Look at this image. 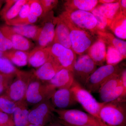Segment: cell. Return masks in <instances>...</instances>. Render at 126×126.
Segmentation results:
<instances>
[{"instance_id":"7bdbcfd3","label":"cell","mask_w":126,"mask_h":126,"mask_svg":"<svg viewBox=\"0 0 126 126\" xmlns=\"http://www.w3.org/2000/svg\"><path fill=\"white\" fill-rule=\"evenodd\" d=\"M57 121L59 123H61V124H63V126H73V125H70V124H67V123H65V122H64L62 121H60V120H59V119H58V121Z\"/></svg>"},{"instance_id":"8fae6325","label":"cell","mask_w":126,"mask_h":126,"mask_svg":"<svg viewBox=\"0 0 126 126\" xmlns=\"http://www.w3.org/2000/svg\"><path fill=\"white\" fill-rule=\"evenodd\" d=\"M97 68V65L87 54L79 55L73 67L75 80L84 87L87 80Z\"/></svg>"},{"instance_id":"52a82bcc","label":"cell","mask_w":126,"mask_h":126,"mask_svg":"<svg viewBox=\"0 0 126 126\" xmlns=\"http://www.w3.org/2000/svg\"><path fill=\"white\" fill-rule=\"evenodd\" d=\"M121 73L111 78L102 85L98 92L102 102L126 99V89L120 80Z\"/></svg>"},{"instance_id":"ee69618b","label":"cell","mask_w":126,"mask_h":126,"mask_svg":"<svg viewBox=\"0 0 126 126\" xmlns=\"http://www.w3.org/2000/svg\"><path fill=\"white\" fill-rule=\"evenodd\" d=\"M99 123H100V126H109L107 124H106V123H104L101 120H99Z\"/></svg>"},{"instance_id":"f6af8a7d","label":"cell","mask_w":126,"mask_h":126,"mask_svg":"<svg viewBox=\"0 0 126 126\" xmlns=\"http://www.w3.org/2000/svg\"><path fill=\"white\" fill-rule=\"evenodd\" d=\"M4 1L0 0V12L1 11V6H2V4L4 3Z\"/></svg>"},{"instance_id":"d590c367","label":"cell","mask_w":126,"mask_h":126,"mask_svg":"<svg viewBox=\"0 0 126 126\" xmlns=\"http://www.w3.org/2000/svg\"><path fill=\"white\" fill-rule=\"evenodd\" d=\"M13 49L11 41L4 36L0 30V50L4 53Z\"/></svg>"},{"instance_id":"603a6c76","label":"cell","mask_w":126,"mask_h":126,"mask_svg":"<svg viewBox=\"0 0 126 126\" xmlns=\"http://www.w3.org/2000/svg\"><path fill=\"white\" fill-rule=\"evenodd\" d=\"M97 35L105 43L106 46H111L116 48L126 58V41L115 37L109 32L98 31Z\"/></svg>"},{"instance_id":"44dd1931","label":"cell","mask_w":126,"mask_h":126,"mask_svg":"<svg viewBox=\"0 0 126 126\" xmlns=\"http://www.w3.org/2000/svg\"><path fill=\"white\" fill-rule=\"evenodd\" d=\"M16 106L12 115L15 126H26L29 124L30 111L24 99L16 103Z\"/></svg>"},{"instance_id":"5bb4252c","label":"cell","mask_w":126,"mask_h":126,"mask_svg":"<svg viewBox=\"0 0 126 126\" xmlns=\"http://www.w3.org/2000/svg\"><path fill=\"white\" fill-rule=\"evenodd\" d=\"M0 30L11 41L13 49L29 53L34 48L33 43L27 38L14 32L9 26L4 25Z\"/></svg>"},{"instance_id":"9c48e42d","label":"cell","mask_w":126,"mask_h":126,"mask_svg":"<svg viewBox=\"0 0 126 126\" xmlns=\"http://www.w3.org/2000/svg\"><path fill=\"white\" fill-rule=\"evenodd\" d=\"M61 14L77 27L89 32L94 36L97 35L98 31L97 21L91 12L77 10L71 12L64 11Z\"/></svg>"},{"instance_id":"30bf717a","label":"cell","mask_w":126,"mask_h":126,"mask_svg":"<svg viewBox=\"0 0 126 126\" xmlns=\"http://www.w3.org/2000/svg\"><path fill=\"white\" fill-rule=\"evenodd\" d=\"M34 78L28 85L25 94L24 100L31 104H37L50 99L55 90L50 87L47 83L43 84L40 80Z\"/></svg>"},{"instance_id":"1f68e13d","label":"cell","mask_w":126,"mask_h":126,"mask_svg":"<svg viewBox=\"0 0 126 126\" xmlns=\"http://www.w3.org/2000/svg\"><path fill=\"white\" fill-rule=\"evenodd\" d=\"M16 104L2 95L0 96V111L12 115L15 109Z\"/></svg>"},{"instance_id":"f35d334b","label":"cell","mask_w":126,"mask_h":126,"mask_svg":"<svg viewBox=\"0 0 126 126\" xmlns=\"http://www.w3.org/2000/svg\"><path fill=\"white\" fill-rule=\"evenodd\" d=\"M120 80L122 86L126 89V69H123L120 77Z\"/></svg>"},{"instance_id":"8d00e7d4","label":"cell","mask_w":126,"mask_h":126,"mask_svg":"<svg viewBox=\"0 0 126 126\" xmlns=\"http://www.w3.org/2000/svg\"><path fill=\"white\" fill-rule=\"evenodd\" d=\"M45 15L47 13L52 11L59 2L57 0H40Z\"/></svg>"},{"instance_id":"74e56055","label":"cell","mask_w":126,"mask_h":126,"mask_svg":"<svg viewBox=\"0 0 126 126\" xmlns=\"http://www.w3.org/2000/svg\"><path fill=\"white\" fill-rule=\"evenodd\" d=\"M15 126L12 115L0 111V126Z\"/></svg>"},{"instance_id":"4316f807","label":"cell","mask_w":126,"mask_h":126,"mask_svg":"<svg viewBox=\"0 0 126 126\" xmlns=\"http://www.w3.org/2000/svg\"><path fill=\"white\" fill-rule=\"evenodd\" d=\"M96 7L99 13L107 19L110 24L112 20L122 13L119 1L110 4H98Z\"/></svg>"},{"instance_id":"f1b7e54d","label":"cell","mask_w":126,"mask_h":126,"mask_svg":"<svg viewBox=\"0 0 126 126\" xmlns=\"http://www.w3.org/2000/svg\"><path fill=\"white\" fill-rule=\"evenodd\" d=\"M30 11L29 0L21 8L18 15L6 25L9 26H16L27 24V19Z\"/></svg>"},{"instance_id":"e0dca14e","label":"cell","mask_w":126,"mask_h":126,"mask_svg":"<svg viewBox=\"0 0 126 126\" xmlns=\"http://www.w3.org/2000/svg\"><path fill=\"white\" fill-rule=\"evenodd\" d=\"M63 68L51 56L44 64L34 72V77L40 81H50L59 70Z\"/></svg>"},{"instance_id":"7402d4cb","label":"cell","mask_w":126,"mask_h":126,"mask_svg":"<svg viewBox=\"0 0 126 126\" xmlns=\"http://www.w3.org/2000/svg\"><path fill=\"white\" fill-rule=\"evenodd\" d=\"M98 4L97 0H68L64 5L65 11L81 10L91 12Z\"/></svg>"},{"instance_id":"83f0119b","label":"cell","mask_w":126,"mask_h":126,"mask_svg":"<svg viewBox=\"0 0 126 126\" xmlns=\"http://www.w3.org/2000/svg\"><path fill=\"white\" fill-rule=\"evenodd\" d=\"M29 53L13 49L4 53L3 57L18 67H24L28 63Z\"/></svg>"},{"instance_id":"ba28073f","label":"cell","mask_w":126,"mask_h":126,"mask_svg":"<svg viewBox=\"0 0 126 126\" xmlns=\"http://www.w3.org/2000/svg\"><path fill=\"white\" fill-rule=\"evenodd\" d=\"M54 109L50 99L38 104L37 106L30 111L29 123L45 126L51 123L54 119Z\"/></svg>"},{"instance_id":"836d02e7","label":"cell","mask_w":126,"mask_h":126,"mask_svg":"<svg viewBox=\"0 0 126 126\" xmlns=\"http://www.w3.org/2000/svg\"><path fill=\"white\" fill-rule=\"evenodd\" d=\"M30 13L38 18H41L45 16L42 5L40 0H29Z\"/></svg>"},{"instance_id":"d6a6232c","label":"cell","mask_w":126,"mask_h":126,"mask_svg":"<svg viewBox=\"0 0 126 126\" xmlns=\"http://www.w3.org/2000/svg\"><path fill=\"white\" fill-rule=\"evenodd\" d=\"M92 13L96 18L97 21V28L98 31L105 32L109 28L110 23L105 17L99 13L96 7L92 11Z\"/></svg>"},{"instance_id":"277c9868","label":"cell","mask_w":126,"mask_h":126,"mask_svg":"<svg viewBox=\"0 0 126 126\" xmlns=\"http://www.w3.org/2000/svg\"><path fill=\"white\" fill-rule=\"evenodd\" d=\"M70 89L77 103L89 114L100 120L99 112L104 103L99 102L87 89L75 80Z\"/></svg>"},{"instance_id":"d4e9b609","label":"cell","mask_w":126,"mask_h":126,"mask_svg":"<svg viewBox=\"0 0 126 126\" xmlns=\"http://www.w3.org/2000/svg\"><path fill=\"white\" fill-rule=\"evenodd\" d=\"M109 28L117 38L126 39V15L121 13L110 22Z\"/></svg>"},{"instance_id":"b9f144b4","label":"cell","mask_w":126,"mask_h":126,"mask_svg":"<svg viewBox=\"0 0 126 126\" xmlns=\"http://www.w3.org/2000/svg\"><path fill=\"white\" fill-rule=\"evenodd\" d=\"M51 122L48 124L47 126H65L59 123L58 122Z\"/></svg>"},{"instance_id":"ac0fdd59","label":"cell","mask_w":126,"mask_h":126,"mask_svg":"<svg viewBox=\"0 0 126 126\" xmlns=\"http://www.w3.org/2000/svg\"><path fill=\"white\" fill-rule=\"evenodd\" d=\"M53 43H58L66 48L72 49L70 31L67 25L59 16L55 17V31Z\"/></svg>"},{"instance_id":"d6986e66","label":"cell","mask_w":126,"mask_h":126,"mask_svg":"<svg viewBox=\"0 0 126 126\" xmlns=\"http://www.w3.org/2000/svg\"><path fill=\"white\" fill-rule=\"evenodd\" d=\"M28 0H11L5 1V4L0 12V15L6 24L16 18L21 8Z\"/></svg>"},{"instance_id":"5b68a950","label":"cell","mask_w":126,"mask_h":126,"mask_svg":"<svg viewBox=\"0 0 126 126\" xmlns=\"http://www.w3.org/2000/svg\"><path fill=\"white\" fill-rule=\"evenodd\" d=\"M54 112L58 115V119L70 125L77 126H101L97 120L88 113L76 109H58Z\"/></svg>"},{"instance_id":"9a60e30c","label":"cell","mask_w":126,"mask_h":126,"mask_svg":"<svg viewBox=\"0 0 126 126\" xmlns=\"http://www.w3.org/2000/svg\"><path fill=\"white\" fill-rule=\"evenodd\" d=\"M50 99L54 108L58 109H68L78 103L70 88L55 90Z\"/></svg>"},{"instance_id":"484cf974","label":"cell","mask_w":126,"mask_h":126,"mask_svg":"<svg viewBox=\"0 0 126 126\" xmlns=\"http://www.w3.org/2000/svg\"><path fill=\"white\" fill-rule=\"evenodd\" d=\"M10 27L15 33L35 41L38 39L41 30L40 26L34 25H26Z\"/></svg>"},{"instance_id":"7a4b0ae2","label":"cell","mask_w":126,"mask_h":126,"mask_svg":"<svg viewBox=\"0 0 126 126\" xmlns=\"http://www.w3.org/2000/svg\"><path fill=\"white\" fill-rule=\"evenodd\" d=\"M67 26L70 31L72 49L79 55L85 54L94 42V36L89 32L77 27L67 17L59 16Z\"/></svg>"},{"instance_id":"7dc6e473","label":"cell","mask_w":126,"mask_h":126,"mask_svg":"<svg viewBox=\"0 0 126 126\" xmlns=\"http://www.w3.org/2000/svg\"><path fill=\"white\" fill-rule=\"evenodd\" d=\"M26 126H37V125H34V124H30V123H29L28 125H27Z\"/></svg>"},{"instance_id":"e575fe53","label":"cell","mask_w":126,"mask_h":126,"mask_svg":"<svg viewBox=\"0 0 126 126\" xmlns=\"http://www.w3.org/2000/svg\"><path fill=\"white\" fill-rule=\"evenodd\" d=\"M16 75L0 74V94L7 90Z\"/></svg>"},{"instance_id":"60d3db41","label":"cell","mask_w":126,"mask_h":126,"mask_svg":"<svg viewBox=\"0 0 126 126\" xmlns=\"http://www.w3.org/2000/svg\"><path fill=\"white\" fill-rule=\"evenodd\" d=\"M119 0H98L99 3L100 4H110V3H114L117 2Z\"/></svg>"},{"instance_id":"ffe728a7","label":"cell","mask_w":126,"mask_h":126,"mask_svg":"<svg viewBox=\"0 0 126 126\" xmlns=\"http://www.w3.org/2000/svg\"><path fill=\"white\" fill-rule=\"evenodd\" d=\"M107 46L105 43L98 38L88 50L87 54L97 66L103 65L106 61Z\"/></svg>"},{"instance_id":"8992f818","label":"cell","mask_w":126,"mask_h":126,"mask_svg":"<svg viewBox=\"0 0 126 126\" xmlns=\"http://www.w3.org/2000/svg\"><path fill=\"white\" fill-rule=\"evenodd\" d=\"M16 77V78L12 82L4 94L15 103L24 99L28 85L35 78L34 73L19 70Z\"/></svg>"},{"instance_id":"6da1fadb","label":"cell","mask_w":126,"mask_h":126,"mask_svg":"<svg viewBox=\"0 0 126 126\" xmlns=\"http://www.w3.org/2000/svg\"><path fill=\"white\" fill-rule=\"evenodd\" d=\"M99 117L109 126H126V100L104 103L99 111Z\"/></svg>"},{"instance_id":"c3c4849f","label":"cell","mask_w":126,"mask_h":126,"mask_svg":"<svg viewBox=\"0 0 126 126\" xmlns=\"http://www.w3.org/2000/svg\"></svg>"},{"instance_id":"4fadbf2b","label":"cell","mask_w":126,"mask_h":126,"mask_svg":"<svg viewBox=\"0 0 126 126\" xmlns=\"http://www.w3.org/2000/svg\"><path fill=\"white\" fill-rule=\"evenodd\" d=\"M41 26L40 32L36 41L38 46L41 48L49 47L53 43L55 27V17L53 11L46 14Z\"/></svg>"},{"instance_id":"ab89813d","label":"cell","mask_w":126,"mask_h":126,"mask_svg":"<svg viewBox=\"0 0 126 126\" xmlns=\"http://www.w3.org/2000/svg\"><path fill=\"white\" fill-rule=\"evenodd\" d=\"M119 3L122 13L124 15H126V0H119Z\"/></svg>"},{"instance_id":"cb8c5ba5","label":"cell","mask_w":126,"mask_h":126,"mask_svg":"<svg viewBox=\"0 0 126 126\" xmlns=\"http://www.w3.org/2000/svg\"><path fill=\"white\" fill-rule=\"evenodd\" d=\"M50 56L47 48L36 47L28 53V63L33 67L39 68L46 63Z\"/></svg>"},{"instance_id":"bcb514c9","label":"cell","mask_w":126,"mask_h":126,"mask_svg":"<svg viewBox=\"0 0 126 126\" xmlns=\"http://www.w3.org/2000/svg\"><path fill=\"white\" fill-rule=\"evenodd\" d=\"M3 55H4V53L0 50V58L3 57Z\"/></svg>"},{"instance_id":"4dcf8cb0","label":"cell","mask_w":126,"mask_h":126,"mask_svg":"<svg viewBox=\"0 0 126 126\" xmlns=\"http://www.w3.org/2000/svg\"><path fill=\"white\" fill-rule=\"evenodd\" d=\"M19 70L8 59L0 58V74L16 75Z\"/></svg>"},{"instance_id":"f546056e","label":"cell","mask_w":126,"mask_h":126,"mask_svg":"<svg viewBox=\"0 0 126 126\" xmlns=\"http://www.w3.org/2000/svg\"><path fill=\"white\" fill-rule=\"evenodd\" d=\"M126 58L116 48L111 46H107L106 61L107 64L117 65Z\"/></svg>"},{"instance_id":"7c38bea8","label":"cell","mask_w":126,"mask_h":126,"mask_svg":"<svg viewBox=\"0 0 126 126\" xmlns=\"http://www.w3.org/2000/svg\"><path fill=\"white\" fill-rule=\"evenodd\" d=\"M47 48L50 56L61 68L72 72L77 56L72 49L56 43H53Z\"/></svg>"},{"instance_id":"2e32d148","label":"cell","mask_w":126,"mask_h":126,"mask_svg":"<svg viewBox=\"0 0 126 126\" xmlns=\"http://www.w3.org/2000/svg\"><path fill=\"white\" fill-rule=\"evenodd\" d=\"M75 81L72 71L61 68L47 84L54 90L61 88H70Z\"/></svg>"},{"instance_id":"3957f363","label":"cell","mask_w":126,"mask_h":126,"mask_svg":"<svg viewBox=\"0 0 126 126\" xmlns=\"http://www.w3.org/2000/svg\"><path fill=\"white\" fill-rule=\"evenodd\" d=\"M122 70V68L118 64H106L100 66L91 75L84 87L90 93H98L100 88L105 82L120 74Z\"/></svg>"}]
</instances>
